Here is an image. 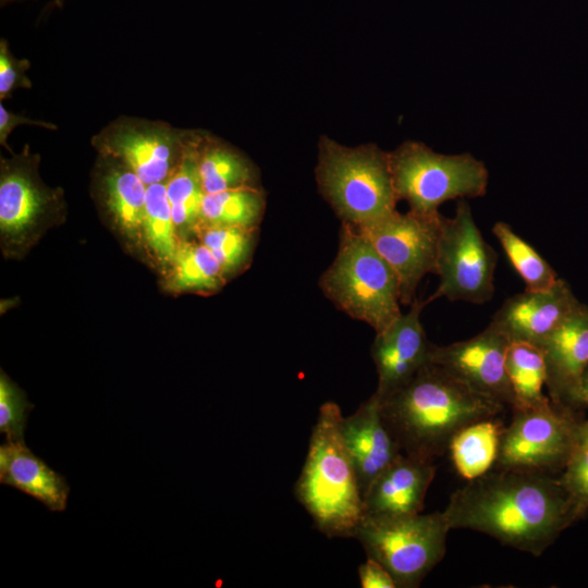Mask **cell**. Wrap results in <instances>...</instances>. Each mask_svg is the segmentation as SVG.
Returning <instances> with one entry per match:
<instances>
[{
	"instance_id": "31",
	"label": "cell",
	"mask_w": 588,
	"mask_h": 588,
	"mask_svg": "<svg viewBox=\"0 0 588 588\" xmlns=\"http://www.w3.org/2000/svg\"><path fill=\"white\" fill-rule=\"evenodd\" d=\"M577 520L588 511V446L575 449L558 478Z\"/></svg>"
},
{
	"instance_id": "22",
	"label": "cell",
	"mask_w": 588,
	"mask_h": 588,
	"mask_svg": "<svg viewBox=\"0 0 588 588\" xmlns=\"http://www.w3.org/2000/svg\"><path fill=\"white\" fill-rule=\"evenodd\" d=\"M504 428L498 417L486 418L464 427L452 438L448 452L462 478L469 481L492 469Z\"/></svg>"
},
{
	"instance_id": "21",
	"label": "cell",
	"mask_w": 588,
	"mask_h": 588,
	"mask_svg": "<svg viewBox=\"0 0 588 588\" xmlns=\"http://www.w3.org/2000/svg\"><path fill=\"white\" fill-rule=\"evenodd\" d=\"M194 151L206 194L257 186V171L253 163L221 139L201 132Z\"/></svg>"
},
{
	"instance_id": "28",
	"label": "cell",
	"mask_w": 588,
	"mask_h": 588,
	"mask_svg": "<svg viewBox=\"0 0 588 588\" xmlns=\"http://www.w3.org/2000/svg\"><path fill=\"white\" fill-rule=\"evenodd\" d=\"M143 238L158 260L168 264L173 260L181 238L174 225L166 182L147 186Z\"/></svg>"
},
{
	"instance_id": "3",
	"label": "cell",
	"mask_w": 588,
	"mask_h": 588,
	"mask_svg": "<svg viewBox=\"0 0 588 588\" xmlns=\"http://www.w3.org/2000/svg\"><path fill=\"white\" fill-rule=\"evenodd\" d=\"M339 405L319 408L295 495L316 528L329 538H355L364 517L358 477L341 434Z\"/></svg>"
},
{
	"instance_id": "26",
	"label": "cell",
	"mask_w": 588,
	"mask_h": 588,
	"mask_svg": "<svg viewBox=\"0 0 588 588\" xmlns=\"http://www.w3.org/2000/svg\"><path fill=\"white\" fill-rule=\"evenodd\" d=\"M505 366L514 394L512 409L541 405L550 400L542 391L547 371L541 347L525 342H510Z\"/></svg>"
},
{
	"instance_id": "19",
	"label": "cell",
	"mask_w": 588,
	"mask_h": 588,
	"mask_svg": "<svg viewBox=\"0 0 588 588\" xmlns=\"http://www.w3.org/2000/svg\"><path fill=\"white\" fill-rule=\"evenodd\" d=\"M94 196L115 226L127 236H143L147 185L122 161L98 155Z\"/></svg>"
},
{
	"instance_id": "20",
	"label": "cell",
	"mask_w": 588,
	"mask_h": 588,
	"mask_svg": "<svg viewBox=\"0 0 588 588\" xmlns=\"http://www.w3.org/2000/svg\"><path fill=\"white\" fill-rule=\"evenodd\" d=\"M0 482L40 501L52 512L66 509L70 487L63 476L37 457L24 440L0 446Z\"/></svg>"
},
{
	"instance_id": "38",
	"label": "cell",
	"mask_w": 588,
	"mask_h": 588,
	"mask_svg": "<svg viewBox=\"0 0 588 588\" xmlns=\"http://www.w3.org/2000/svg\"><path fill=\"white\" fill-rule=\"evenodd\" d=\"M12 1H15V0H1V5H5V4H8L9 2H12Z\"/></svg>"
},
{
	"instance_id": "11",
	"label": "cell",
	"mask_w": 588,
	"mask_h": 588,
	"mask_svg": "<svg viewBox=\"0 0 588 588\" xmlns=\"http://www.w3.org/2000/svg\"><path fill=\"white\" fill-rule=\"evenodd\" d=\"M200 132L174 127L164 121L121 115L96 133L90 144L98 155L125 163L148 186L169 179Z\"/></svg>"
},
{
	"instance_id": "25",
	"label": "cell",
	"mask_w": 588,
	"mask_h": 588,
	"mask_svg": "<svg viewBox=\"0 0 588 588\" xmlns=\"http://www.w3.org/2000/svg\"><path fill=\"white\" fill-rule=\"evenodd\" d=\"M196 142L166 181L168 200L181 240H186L192 233L195 234L199 225L201 204L206 194L195 159Z\"/></svg>"
},
{
	"instance_id": "37",
	"label": "cell",
	"mask_w": 588,
	"mask_h": 588,
	"mask_svg": "<svg viewBox=\"0 0 588 588\" xmlns=\"http://www.w3.org/2000/svg\"><path fill=\"white\" fill-rule=\"evenodd\" d=\"M64 0H53V5L61 8Z\"/></svg>"
},
{
	"instance_id": "33",
	"label": "cell",
	"mask_w": 588,
	"mask_h": 588,
	"mask_svg": "<svg viewBox=\"0 0 588 588\" xmlns=\"http://www.w3.org/2000/svg\"><path fill=\"white\" fill-rule=\"evenodd\" d=\"M22 124L39 126L51 131H56L58 128V126L53 123L29 119L25 115L11 112L3 106L2 101H0V144L10 154H13V151L8 145V137L16 126Z\"/></svg>"
},
{
	"instance_id": "23",
	"label": "cell",
	"mask_w": 588,
	"mask_h": 588,
	"mask_svg": "<svg viewBox=\"0 0 588 588\" xmlns=\"http://www.w3.org/2000/svg\"><path fill=\"white\" fill-rule=\"evenodd\" d=\"M170 265L167 285L175 293H213L226 280L217 259L199 241L181 240Z\"/></svg>"
},
{
	"instance_id": "1",
	"label": "cell",
	"mask_w": 588,
	"mask_h": 588,
	"mask_svg": "<svg viewBox=\"0 0 588 588\" xmlns=\"http://www.w3.org/2000/svg\"><path fill=\"white\" fill-rule=\"evenodd\" d=\"M443 513L450 529L479 531L534 556L577 522L558 478L505 468L467 481Z\"/></svg>"
},
{
	"instance_id": "18",
	"label": "cell",
	"mask_w": 588,
	"mask_h": 588,
	"mask_svg": "<svg viewBox=\"0 0 588 588\" xmlns=\"http://www.w3.org/2000/svg\"><path fill=\"white\" fill-rule=\"evenodd\" d=\"M341 434L356 470L364 501L373 480L402 454L382 418L375 393L354 414L342 418Z\"/></svg>"
},
{
	"instance_id": "10",
	"label": "cell",
	"mask_w": 588,
	"mask_h": 588,
	"mask_svg": "<svg viewBox=\"0 0 588 588\" xmlns=\"http://www.w3.org/2000/svg\"><path fill=\"white\" fill-rule=\"evenodd\" d=\"M513 411L502 432L497 468L546 474L562 471L577 448L576 412L551 400Z\"/></svg>"
},
{
	"instance_id": "8",
	"label": "cell",
	"mask_w": 588,
	"mask_h": 588,
	"mask_svg": "<svg viewBox=\"0 0 588 588\" xmlns=\"http://www.w3.org/2000/svg\"><path fill=\"white\" fill-rule=\"evenodd\" d=\"M39 163L40 156L29 145L0 158V233L5 254H23L65 216L64 193L42 182Z\"/></svg>"
},
{
	"instance_id": "12",
	"label": "cell",
	"mask_w": 588,
	"mask_h": 588,
	"mask_svg": "<svg viewBox=\"0 0 588 588\" xmlns=\"http://www.w3.org/2000/svg\"><path fill=\"white\" fill-rule=\"evenodd\" d=\"M442 215L425 217L411 210L390 215L357 230L394 271L401 304L409 306L428 273H434Z\"/></svg>"
},
{
	"instance_id": "5",
	"label": "cell",
	"mask_w": 588,
	"mask_h": 588,
	"mask_svg": "<svg viewBox=\"0 0 588 588\" xmlns=\"http://www.w3.org/2000/svg\"><path fill=\"white\" fill-rule=\"evenodd\" d=\"M317 181L343 223L360 228L396 210L389 154L373 145L347 148L326 139Z\"/></svg>"
},
{
	"instance_id": "34",
	"label": "cell",
	"mask_w": 588,
	"mask_h": 588,
	"mask_svg": "<svg viewBox=\"0 0 588 588\" xmlns=\"http://www.w3.org/2000/svg\"><path fill=\"white\" fill-rule=\"evenodd\" d=\"M358 577L362 588H397L391 574L370 558L359 565Z\"/></svg>"
},
{
	"instance_id": "24",
	"label": "cell",
	"mask_w": 588,
	"mask_h": 588,
	"mask_svg": "<svg viewBox=\"0 0 588 588\" xmlns=\"http://www.w3.org/2000/svg\"><path fill=\"white\" fill-rule=\"evenodd\" d=\"M265 205V195L257 186L205 194L197 230L213 225L258 228Z\"/></svg>"
},
{
	"instance_id": "14",
	"label": "cell",
	"mask_w": 588,
	"mask_h": 588,
	"mask_svg": "<svg viewBox=\"0 0 588 588\" xmlns=\"http://www.w3.org/2000/svg\"><path fill=\"white\" fill-rule=\"evenodd\" d=\"M584 305L568 283L560 278L549 290H525L506 298L490 323L510 342H525L540 347L554 330Z\"/></svg>"
},
{
	"instance_id": "30",
	"label": "cell",
	"mask_w": 588,
	"mask_h": 588,
	"mask_svg": "<svg viewBox=\"0 0 588 588\" xmlns=\"http://www.w3.org/2000/svg\"><path fill=\"white\" fill-rule=\"evenodd\" d=\"M34 405L25 392L1 370L0 375V432L8 441L24 440L28 414Z\"/></svg>"
},
{
	"instance_id": "17",
	"label": "cell",
	"mask_w": 588,
	"mask_h": 588,
	"mask_svg": "<svg viewBox=\"0 0 588 588\" xmlns=\"http://www.w3.org/2000/svg\"><path fill=\"white\" fill-rule=\"evenodd\" d=\"M436 475L432 461L402 453L364 495L363 518H395L419 514Z\"/></svg>"
},
{
	"instance_id": "32",
	"label": "cell",
	"mask_w": 588,
	"mask_h": 588,
	"mask_svg": "<svg viewBox=\"0 0 588 588\" xmlns=\"http://www.w3.org/2000/svg\"><path fill=\"white\" fill-rule=\"evenodd\" d=\"M30 68L27 59H17L9 48L8 41L0 40V100L3 101L12 97V94L20 88H32V82L26 76V71Z\"/></svg>"
},
{
	"instance_id": "15",
	"label": "cell",
	"mask_w": 588,
	"mask_h": 588,
	"mask_svg": "<svg viewBox=\"0 0 588 588\" xmlns=\"http://www.w3.org/2000/svg\"><path fill=\"white\" fill-rule=\"evenodd\" d=\"M428 299L415 298L409 310L376 333L371 357L378 373L375 394L383 399L411 380L427 363L432 344L420 315Z\"/></svg>"
},
{
	"instance_id": "16",
	"label": "cell",
	"mask_w": 588,
	"mask_h": 588,
	"mask_svg": "<svg viewBox=\"0 0 588 588\" xmlns=\"http://www.w3.org/2000/svg\"><path fill=\"white\" fill-rule=\"evenodd\" d=\"M540 347L550 400L574 412L583 408L580 387L588 367V306L571 315Z\"/></svg>"
},
{
	"instance_id": "35",
	"label": "cell",
	"mask_w": 588,
	"mask_h": 588,
	"mask_svg": "<svg viewBox=\"0 0 588 588\" xmlns=\"http://www.w3.org/2000/svg\"><path fill=\"white\" fill-rule=\"evenodd\" d=\"M577 445L588 446V420L579 419L576 426Z\"/></svg>"
},
{
	"instance_id": "13",
	"label": "cell",
	"mask_w": 588,
	"mask_h": 588,
	"mask_svg": "<svg viewBox=\"0 0 588 588\" xmlns=\"http://www.w3.org/2000/svg\"><path fill=\"white\" fill-rule=\"evenodd\" d=\"M510 341L491 323L477 335L433 345L429 362L442 366L477 393L506 407L514 404L505 357Z\"/></svg>"
},
{
	"instance_id": "4",
	"label": "cell",
	"mask_w": 588,
	"mask_h": 588,
	"mask_svg": "<svg viewBox=\"0 0 588 588\" xmlns=\"http://www.w3.org/2000/svg\"><path fill=\"white\" fill-rule=\"evenodd\" d=\"M323 294L376 333L401 315L397 278L357 228L343 223L336 256L319 281Z\"/></svg>"
},
{
	"instance_id": "9",
	"label": "cell",
	"mask_w": 588,
	"mask_h": 588,
	"mask_svg": "<svg viewBox=\"0 0 588 588\" xmlns=\"http://www.w3.org/2000/svg\"><path fill=\"white\" fill-rule=\"evenodd\" d=\"M498 254L477 226L470 206L458 199L455 215L442 217L434 274L439 277L429 303L445 297L451 302L483 304L494 293Z\"/></svg>"
},
{
	"instance_id": "7",
	"label": "cell",
	"mask_w": 588,
	"mask_h": 588,
	"mask_svg": "<svg viewBox=\"0 0 588 588\" xmlns=\"http://www.w3.org/2000/svg\"><path fill=\"white\" fill-rule=\"evenodd\" d=\"M450 526L443 512L395 518H363L355 538L397 588H416L445 554Z\"/></svg>"
},
{
	"instance_id": "6",
	"label": "cell",
	"mask_w": 588,
	"mask_h": 588,
	"mask_svg": "<svg viewBox=\"0 0 588 588\" xmlns=\"http://www.w3.org/2000/svg\"><path fill=\"white\" fill-rule=\"evenodd\" d=\"M397 200L425 217H438L439 206L452 199L481 197L488 170L470 154L442 155L418 142H406L389 154Z\"/></svg>"
},
{
	"instance_id": "27",
	"label": "cell",
	"mask_w": 588,
	"mask_h": 588,
	"mask_svg": "<svg viewBox=\"0 0 588 588\" xmlns=\"http://www.w3.org/2000/svg\"><path fill=\"white\" fill-rule=\"evenodd\" d=\"M492 233L499 241L509 261L523 279L527 291H543L560 279L551 265L506 222L498 221Z\"/></svg>"
},
{
	"instance_id": "36",
	"label": "cell",
	"mask_w": 588,
	"mask_h": 588,
	"mask_svg": "<svg viewBox=\"0 0 588 588\" xmlns=\"http://www.w3.org/2000/svg\"><path fill=\"white\" fill-rule=\"evenodd\" d=\"M580 400L583 407H588V367L581 379Z\"/></svg>"
},
{
	"instance_id": "2",
	"label": "cell",
	"mask_w": 588,
	"mask_h": 588,
	"mask_svg": "<svg viewBox=\"0 0 588 588\" xmlns=\"http://www.w3.org/2000/svg\"><path fill=\"white\" fill-rule=\"evenodd\" d=\"M379 404L402 453L432 462L448 452L461 429L506 408L431 362Z\"/></svg>"
},
{
	"instance_id": "29",
	"label": "cell",
	"mask_w": 588,
	"mask_h": 588,
	"mask_svg": "<svg viewBox=\"0 0 588 588\" xmlns=\"http://www.w3.org/2000/svg\"><path fill=\"white\" fill-rule=\"evenodd\" d=\"M258 228L203 226L196 231L204 244L221 266L225 278L240 272L250 261Z\"/></svg>"
}]
</instances>
